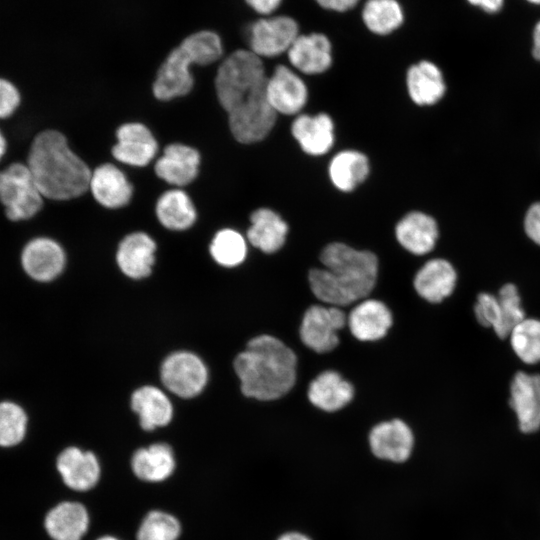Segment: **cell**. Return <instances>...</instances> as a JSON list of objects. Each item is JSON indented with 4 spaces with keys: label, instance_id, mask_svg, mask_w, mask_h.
Returning a JSON list of instances; mask_svg holds the SVG:
<instances>
[{
    "label": "cell",
    "instance_id": "25",
    "mask_svg": "<svg viewBox=\"0 0 540 540\" xmlns=\"http://www.w3.org/2000/svg\"><path fill=\"white\" fill-rule=\"evenodd\" d=\"M406 86L410 99L418 106H431L440 101L446 84L440 68L428 60L419 61L409 67Z\"/></svg>",
    "mask_w": 540,
    "mask_h": 540
},
{
    "label": "cell",
    "instance_id": "3",
    "mask_svg": "<svg viewBox=\"0 0 540 540\" xmlns=\"http://www.w3.org/2000/svg\"><path fill=\"white\" fill-rule=\"evenodd\" d=\"M233 365L242 393L256 400L279 399L289 393L296 382V354L272 335L252 338Z\"/></svg>",
    "mask_w": 540,
    "mask_h": 540
},
{
    "label": "cell",
    "instance_id": "13",
    "mask_svg": "<svg viewBox=\"0 0 540 540\" xmlns=\"http://www.w3.org/2000/svg\"><path fill=\"white\" fill-rule=\"evenodd\" d=\"M510 406L515 411L519 428L532 433L540 428V375L517 372L510 385Z\"/></svg>",
    "mask_w": 540,
    "mask_h": 540
},
{
    "label": "cell",
    "instance_id": "34",
    "mask_svg": "<svg viewBox=\"0 0 540 540\" xmlns=\"http://www.w3.org/2000/svg\"><path fill=\"white\" fill-rule=\"evenodd\" d=\"M210 254L215 262L221 266H238L246 258V240L233 229H222L215 234L210 244Z\"/></svg>",
    "mask_w": 540,
    "mask_h": 540
},
{
    "label": "cell",
    "instance_id": "26",
    "mask_svg": "<svg viewBox=\"0 0 540 540\" xmlns=\"http://www.w3.org/2000/svg\"><path fill=\"white\" fill-rule=\"evenodd\" d=\"M307 394L315 407L326 412H335L350 403L354 397V387L338 372L328 370L311 381Z\"/></svg>",
    "mask_w": 540,
    "mask_h": 540
},
{
    "label": "cell",
    "instance_id": "29",
    "mask_svg": "<svg viewBox=\"0 0 540 540\" xmlns=\"http://www.w3.org/2000/svg\"><path fill=\"white\" fill-rule=\"evenodd\" d=\"M131 468L134 475L142 481L162 482L174 472L173 450L166 443H154L140 448L132 455Z\"/></svg>",
    "mask_w": 540,
    "mask_h": 540
},
{
    "label": "cell",
    "instance_id": "43",
    "mask_svg": "<svg viewBox=\"0 0 540 540\" xmlns=\"http://www.w3.org/2000/svg\"><path fill=\"white\" fill-rule=\"evenodd\" d=\"M470 5L481 9L482 11L494 14L499 12L503 5L504 0H466Z\"/></svg>",
    "mask_w": 540,
    "mask_h": 540
},
{
    "label": "cell",
    "instance_id": "45",
    "mask_svg": "<svg viewBox=\"0 0 540 540\" xmlns=\"http://www.w3.org/2000/svg\"><path fill=\"white\" fill-rule=\"evenodd\" d=\"M275 540H313L308 534L298 530H289L280 534Z\"/></svg>",
    "mask_w": 540,
    "mask_h": 540
},
{
    "label": "cell",
    "instance_id": "16",
    "mask_svg": "<svg viewBox=\"0 0 540 540\" xmlns=\"http://www.w3.org/2000/svg\"><path fill=\"white\" fill-rule=\"evenodd\" d=\"M290 64L307 75L321 74L332 64V46L322 33L299 35L287 51Z\"/></svg>",
    "mask_w": 540,
    "mask_h": 540
},
{
    "label": "cell",
    "instance_id": "17",
    "mask_svg": "<svg viewBox=\"0 0 540 540\" xmlns=\"http://www.w3.org/2000/svg\"><path fill=\"white\" fill-rule=\"evenodd\" d=\"M291 134L306 154L322 156L334 144V122L324 112L300 114L292 122Z\"/></svg>",
    "mask_w": 540,
    "mask_h": 540
},
{
    "label": "cell",
    "instance_id": "33",
    "mask_svg": "<svg viewBox=\"0 0 540 540\" xmlns=\"http://www.w3.org/2000/svg\"><path fill=\"white\" fill-rule=\"evenodd\" d=\"M511 347L526 364L540 362V320L525 318L510 332Z\"/></svg>",
    "mask_w": 540,
    "mask_h": 540
},
{
    "label": "cell",
    "instance_id": "42",
    "mask_svg": "<svg viewBox=\"0 0 540 540\" xmlns=\"http://www.w3.org/2000/svg\"><path fill=\"white\" fill-rule=\"evenodd\" d=\"M246 2L256 12L269 15L280 6L282 0H246Z\"/></svg>",
    "mask_w": 540,
    "mask_h": 540
},
{
    "label": "cell",
    "instance_id": "44",
    "mask_svg": "<svg viewBox=\"0 0 540 540\" xmlns=\"http://www.w3.org/2000/svg\"><path fill=\"white\" fill-rule=\"evenodd\" d=\"M532 55L540 61V21L536 23L532 33Z\"/></svg>",
    "mask_w": 540,
    "mask_h": 540
},
{
    "label": "cell",
    "instance_id": "4",
    "mask_svg": "<svg viewBox=\"0 0 540 540\" xmlns=\"http://www.w3.org/2000/svg\"><path fill=\"white\" fill-rule=\"evenodd\" d=\"M27 166L44 198L67 201L89 189L91 170L59 131L47 129L32 140Z\"/></svg>",
    "mask_w": 540,
    "mask_h": 540
},
{
    "label": "cell",
    "instance_id": "12",
    "mask_svg": "<svg viewBox=\"0 0 540 540\" xmlns=\"http://www.w3.org/2000/svg\"><path fill=\"white\" fill-rule=\"evenodd\" d=\"M66 256L59 243L48 237L30 240L22 250L21 264L34 280L48 282L55 279L65 267Z\"/></svg>",
    "mask_w": 540,
    "mask_h": 540
},
{
    "label": "cell",
    "instance_id": "6",
    "mask_svg": "<svg viewBox=\"0 0 540 540\" xmlns=\"http://www.w3.org/2000/svg\"><path fill=\"white\" fill-rule=\"evenodd\" d=\"M43 200L27 164L14 162L0 170V204L8 220L34 217L42 209Z\"/></svg>",
    "mask_w": 540,
    "mask_h": 540
},
{
    "label": "cell",
    "instance_id": "48",
    "mask_svg": "<svg viewBox=\"0 0 540 540\" xmlns=\"http://www.w3.org/2000/svg\"><path fill=\"white\" fill-rule=\"evenodd\" d=\"M526 1L533 5H540V0H526Z\"/></svg>",
    "mask_w": 540,
    "mask_h": 540
},
{
    "label": "cell",
    "instance_id": "19",
    "mask_svg": "<svg viewBox=\"0 0 540 540\" xmlns=\"http://www.w3.org/2000/svg\"><path fill=\"white\" fill-rule=\"evenodd\" d=\"M389 308L376 299H363L347 316L351 334L360 341H376L383 338L392 325Z\"/></svg>",
    "mask_w": 540,
    "mask_h": 540
},
{
    "label": "cell",
    "instance_id": "38",
    "mask_svg": "<svg viewBox=\"0 0 540 540\" xmlns=\"http://www.w3.org/2000/svg\"><path fill=\"white\" fill-rule=\"evenodd\" d=\"M477 321L485 327H492L496 333L501 324V310L498 297L490 293H480L474 307Z\"/></svg>",
    "mask_w": 540,
    "mask_h": 540
},
{
    "label": "cell",
    "instance_id": "40",
    "mask_svg": "<svg viewBox=\"0 0 540 540\" xmlns=\"http://www.w3.org/2000/svg\"><path fill=\"white\" fill-rule=\"evenodd\" d=\"M524 229L527 236L540 246V202L528 208L524 218Z\"/></svg>",
    "mask_w": 540,
    "mask_h": 540
},
{
    "label": "cell",
    "instance_id": "9",
    "mask_svg": "<svg viewBox=\"0 0 540 540\" xmlns=\"http://www.w3.org/2000/svg\"><path fill=\"white\" fill-rule=\"evenodd\" d=\"M298 36V24L289 16L259 19L249 29L250 50L260 58L275 57L287 52Z\"/></svg>",
    "mask_w": 540,
    "mask_h": 540
},
{
    "label": "cell",
    "instance_id": "11",
    "mask_svg": "<svg viewBox=\"0 0 540 540\" xmlns=\"http://www.w3.org/2000/svg\"><path fill=\"white\" fill-rule=\"evenodd\" d=\"M268 101L276 114L295 115L306 105L308 89L302 78L285 65H278L267 78Z\"/></svg>",
    "mask_w": 540,
    "mask_h": 540
},
{
    "label": "cell",
    "instance_id": "41",
    "mask_svg": "<svg viewBox=\"0 0 540 540\" xmlns=\"http://www.w3.org/2000/svg\"><path fill=\"white\" fill-rule=\"evenodd\" d=\"M322 8L337 12L352 9L360 0H315Z\"/></svg>",
    "mask_w": 540,
    "mask_h": 540
},
{
    "label": "cell",
    "instance_id": "47",
    "mask_svg": "<svg viewBox=\"0 0 540 540\" xmlns=\"http://www.w3.org/2000/svg\"><path fill=\"white\" fill-rule=\"evenodd\" d=\"M96 540H120L114 536H111V535H105V536H102V537H99L98 539Z\"/></svg>",
    "mask_w": 540,
    "mask_h": 540
},
{
    "label": "cell",
    "instance_id": "24",
    "mask_svg": "<svg viewBox=\"0 0 540 540\" xmlns=\"http://www.w3.org/2000/svg\"><path fill=\"white\" fill-rule=\"evenodd\" d=\"M86 507L75 501H63L45 516L46 532L53 540H81L89 528Z\"/></svg>",
    "mask_w": 540,
    "mask_h": 540
},
{
    "label": "cell",
    "instance_id": "1",
    "mask_svg": "<svg viewBox=\"0 0 540 540\" xmlns=\"http://www.w3.org/2000/svg\"><path fill=\"white\" fill-rule=\"evenodd\" d=\"M268 76L263 62L251 50H236L220 65L215 77L218 101L228 114L234 138L252 144L267 137L277 114L266 92Z\"/></svg>",
    "mask_w": 540,
    "mask_h": 540
},
{
    "label": "cell",
    "instance_id": "28",
    "mask_svg": "<svg viewBox=\"0 0 540 540\" xmlns=\"http://www.w3.org/2000/svg\"><path fill=\"white\" fill-rule=\"evenodd\" d=\"M250 223L247 240L251 245L267 254L282 248L288 225L277 212L269 208H259L251 214Z\"/></svg>",
    "mask_w": 540,
    "mask_h": 540
},
{
    "label": "cell",
    "instance_id": "2",
    "mask_svg": "<svg viewBox=\"0 0 540 540\" xmlns=\"http://www.w3.org/2000/svg\"><path fill=\"white\" fill-rule=\"evenodd\" d=\"M320 261L323 268H313L308 274L310 289L320 301L341 308L372 292L379 268L373 252L333 242L324 247Z\"/></svg>",
    "mask_w": 540,
    "mask_h": 540
},
{
    "label": "cell",
    "instance_id": "18",
    "mask_svg": "<svg viewBox=\"0 0 540 540\" xmlns=\"http://www.w3.org/2000/svg\"><path fill=\"white\" fill-rule=\"evenodd\" d=\"M436 220L421 211H411L396 224L395 236L398 243L414 255H425L432 251L438 239Z\"/></svg>",
    "mask_w": 540,
    "mask_h": 540
},
{
    "label": "cell",
    "instance_id": "7",
    "mask_svg": "<svg viewBox=\"0 0 540 540\" xmlns=\"http://www.w3.org/2000/svg\"><path fill=\"white\" fill-rule=\"evenodd\" d=\"M163 385L181 398L199 395L208 381V370L202 359L189 351L168 355L160 369Z\"/></svg>",
    "mask_w": 540,
    "mask_h": 540
},
{
    "label": "cell",
    "instance_id": "23",
    "mask_svg": "<svg viewBox=\"0 0 540 540\" xmlns=\"http://www.w3.org/2000/svg\"><path fill=\"white\" fill-rule=\"evenodd\" d=\"M457 273L452 264L441 258L427 261L416 273L413 284L417 294L430 303L442 302L456 286Z\"/></svg>",
    "mask_w": 540,
    "mask_h": 540
},
{
    "label": "cell",
    "instance_id": "36",
    "mask_svg": "<svg viewBox=\"0 0 540 540\" xmlns=\"http://www.w3.org/2000/svg\"><path fill=\"white\" fill-rule=\"evenodd\" d=\"M27 416L24 410L12 402L0 403V446L19 444L26 434Z\"/></svg>",
    "mask_w": 540,
    "mask_h": 540
},
{
    "label": "cell",
    "instance_id": "21",
    "mask_svg": "<svg viewBox=\"0 0 540 540\" xmlns=\"http://www.w3.org/2000/svg\"><path fill=\"white\" fill-rule=\"evenodd\" d=\"M199 164L200 155L196 149L173 143L165 148L154 168L159 178L171 185L181 187L196 178Z\"/></svg>",
    "mask_w": 540,
    "mask_h": 540
},
{
    "label": "cell",
    "instance_id": "20",
    "mask_svg": "<svg viewBox=\"0 0 540 540\" xmlns=\"http://www.w3.org/2000/svg\"><path fill=\"white\" fill-rule=\"evenodd\" d=\"M156 244L146 233L135 232L120 242L116 260L120 270L132 279L150 275L155 262Z\"/></svg>",
    "mask_w": 540,
    "mask_h": 540
},
{
    "label": "cell",
    "instance_id": "14",
    "mask_svg": "<svg viewBox=\"0 0 540 540\" xmlns=\"http://www.w3.org/2000/svg\"><path fill=\"white\" fill-rule=\"evenodd\" d=\"M113 157L121 163L142 167L155 157L158 149L151 131L141 123H125L116 131Z\"/></svg>",
    "mask_w": 540,
    "mask_h": 540
},
{
    "label": "cell",
    "instance_id": "32",
    "mask_svg": "<svg viewBox=\"0 0 540 540\" xmlns=\"http://www.w3.org/2000/svg\"><path fill=\"white\" fill-rule=\"evenodd\" d=\"M362 19L372 33L387 35L403 24L404 13L397 0H367Z\"/></svg>",
    "mask_w": 540,
    "mask_h": 540
},
{
    "label": "cell",
    "instance_id": "10",
    "mask_svg": "<svg viewBox=\"0 0 540 540\" xmlns=\"http://www.w3.org/2000/svg\"><path fill=\"white\" fill-rule=\"evenodd\" d=\"M368 443L377 459L402 464L412 455L414 435L404 421L392 419L375 425L369 433Z\"/></svg>",
    "mask_w": 540,
    "mask_h": 540
},
{
    "label": "cell",
    "instance_id": "30",
    "mask_svg": "<svg viewBox=\"0 0 540 540\" xmlns=\"http://www.w3.org/2000/svg\"><path fill=\"white\" fill-rule=\"evenodd\" d=\"M370 173L368 157L353 149L342 150L334 155L328 166L332 184L342 192H351L362 184Z\"/></svg>",
    "mask_w": 540,
    "mask_h": 540
},
{
    "label": "cell",
    "instance_id": "22",
    "mask_svg": "<svg viewBox=\"0 0 540 540\" xmlns=\"http://www.w3.org/2000/svg\"><path fill=\"white\" fill-rule=\"evenodd\" d=\"M89 189L99 204L110 209L127 205L133 193L124 173L111 163L102 164L92 172Z\"/></svg>",
    "mask_w": 540,
    "mask_h": 540
},
{
    "label": "cell",
    "instance_id": "5",
    "mask_svg": "<svg viewBox=\"0 0 540 540\" xmlns=\"http://www.w3.org/2000/svg\"><path fill=\"white\" fill-rule=\"evenodd\" d=\"M222 54L219 36L200 31L185 38L160 66L153 83V94L159 100H171L188 94L193 87L191 65H208Z\"/></svg>",
    "mask_w": 540,
    "mask_h": 540
},
{
    "label": "cell",
    "instance_id": "37",
    "mask_svg": "<svg viewBox=\"0 0 540 540\" xmlns=\"http://www.w3.org/2000/svg\"><path fill=\"white\" fill-rule=\"evenodd\" d=\"M497 297L501 310V324L496 334L504 339L518 323L525 319V312L521 306L518 289L514 284L503 285Z\"/></svg>",
    "mask_w": 540,
    "mask_h": 540
},
{
    "label": "cell",
    "instance_id": "35",
    "mask_svg": "<svg viewBox=\"0 0 540 540\" xmlns=\"http://www.w3.org/2000/svg\"><path fill=\"white\" fill-rule=\"evenodd\" d=\"M181 534L179 520L167 512L152 510L143 518L136 540H177Z\"/></svg>",
    "mask_w": 540,
    "mask_h": 540
},
{
    "label": "cell",
    "instance_id": "39",
    "mask_svg": "<svg viewBox=\"0 0 540 540\" xmlns=\"http://www.w3.org/2000/svg\"><path fill=\"white\" fill-rule=\"evenodd\" d=\"M20 103L19 89L10 80L0 77V119L13 115Z\"/></svg>",
    "mask_w": 540,
    "mask_h": 540
},
{
    "label": "cell",
    "instance_id": "15",
    "mask_svg": "<svg viewBox=\"0 0 540 540\" xmlns=\"http://www.w3.org/2000/svg\"><path fill=\"white\" fill-rule=\"evenodd\" d=\"M56 467L64 484L72 490H91L101 475L100 463L91 451L71 446L60 452Z\"/></svg>",
    "mask_w": 540,
    "mask_h": 540
},
{
    "label": "cell",
    "instance_id": "8",
    "mask_svg": "<svg viewBox=\"0 0 540 540\" xmlns=\"http://www.w3.org/2000/svg\"><path fill=\"white\" fill-rule=\"evenodd\" d=\"M347 325V315L336 306L312 305L304 313L300 338L317 353H327L339 344L338 331Z\"/></svg>",
    "mask_w": 540,
    "mask_h": 540
},
{
    "label": "cell",
    "instance_id": "27",
    "mask_svg": "<svg viewBox=\"0 0 540 540\" xmlns=\"http://www.w3.org/2000/svg\"><path fill=\"white\" fill-rule=\"evenodd\" d=\"M131 408L146 431L168 425L173 417L170 399L155 386L147 385L135 390L131 396Z\"/></svg>",
    "mask_w": 540,
    "mask_h": 540
},
{
    "label": "cell",
    "instance_id": "46",
    "mask_svg": "<svg viewBox=\"0 0 540 540\" xmlns=\"http://www.w3.org/2000/svg\"><path fill=\"white\" fill-rule=\"evenodd\" d=\"M7 149L6 139L3 133L0 131V160L5 155Z\"/></svg>",
    "mask_w": 540,
    "mask_h": 540
},
{
    "label": "cell",
    "instance_id": "31",
    "mask_svg": "<svg viewBox=\"0 0 540 540\" xmlns=\"http://www.w3.org/2000/svg\"><path fill=\"white\" fill-rule=\"evenodd\" d=\"M159 222L170 230H185L196 220V210L190 197L181 189L163 193L156 203Z\"/></svg>",
    "mask_w": 540,
    "mask_h": 540
}]
</instances>
